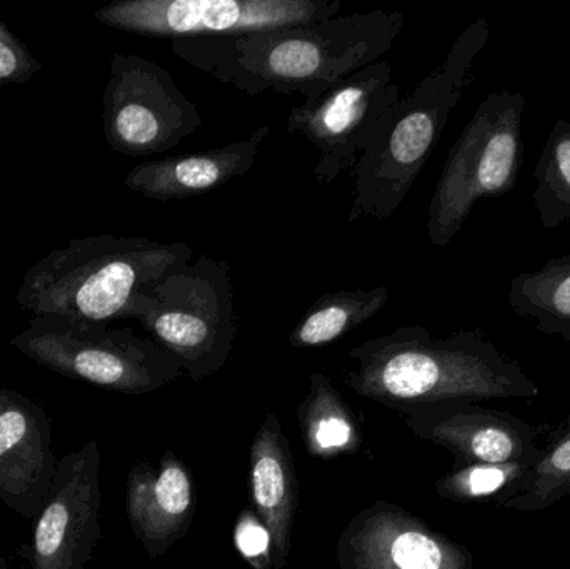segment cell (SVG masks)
<instances>
[{
  "mask_svg": "<svg viewBox=\"0 0 570 569\" xmlns=\"http://www.w3.org/2000/svg\"><path fill=\"white\" fill-rule=\"evenodd\" d=\"M404 22L401 10L377 9L266 32L176 39L173 52L247 96L269 90L312 106L391 52Z\"/></svg>",
  "mask_w": 570,
  "mask_h": 569,
  "instance_id": "cell-1",
  "label": "cell"
},
{
  "mask_svg": "<svg viewBox=\"0 0 570 569\" xmlns=\"http://www.w3.org/2000/svg\"><path fill=\"white\" fill-rule=\"evenodd\" d=\"M345 384L391 410L441 401L528 400L541 387L481 330L404 326L352 347Z\"/></svg>",
  "mask_w": 570,
  "mask_h": 569,
  "instance_id": "cell-2",
  "label": "cell"
},
{
  "mask_svg": "<svg viewBox=\"0 0 570 569\" xmlns=\"http://www.w3.org/2000/svg\"><path fill=\"white\" fill-rule=\"evenodd\" d=\"M489 40L488 20L465 27L444 62L385 114L352 167L348 224L394 216L434 153L452 110L474 82L475 60Z\"/></svg>",
  "mask_w": 570,
  "mask_h": 569,
  "instance_id": "cell-3",
  "label": "cell"
},
{
  "mask_svg": "<svg viewBox=\"0 0 570 569\" xmlns=\"http://www.w3.org/2000/svg\"><path fill=\"white\" fill-rule=\"evenodd\" d=\"M193 256L186 243L109 234L80 237L33 264L16 300L33 316L109 326L130 320L140 294Z\"/></svg>",
  "mask_w": 570,
  "mask_h": 569,
  "instance_id": "cell-4",
  "label": "cell"
},
{
  "mask_svg": "<svg viewBox=\"0 0 570 569\" xmlns=\"http://www.w3.org/2000/svg\"><path fill=\"white\" fill-rule=\"evenodd\" d=\"M137 321L193 381L219 373L233 356L237 311L227 261L200 254L157 281L134 303Z\"/></svg>",
  "mask_w": 570,
  "mask_h": 569,
  "instance_id": "cell-5",
  "label": "cell"
},
{
  "mask_svg": "<svg viewBox=\"0 0 570 569\" xmlns=\"http://www.w3.org/2000/svg\"><path fill=\"white\" fill-rule=\"evenodd\" d=\"M522 92H491L449 150L429 206L428 239L444 247L464 227L475 204L518 187L524 163Z\"/></svg>",
  "mask_w": 570,
  "mask_h": 569,
  "instance_id": "cell-6",
  "label": "cell"
},
{
  "mask_svg": "<svg viewBox=\"0 0 570 569\" xmlns=\"http://www.w3.org/2000/svg\"><path fill=\"white\" fill-rule=\"evenodd\" d=\"M10 343L47 370L124 394L154 393L186 374L166 347L153 337L139 336L132 327L110 330L63 317L33 316Z\"/></svg>",
  "mask_w": 570,
  "mask_h": 569,
  "instance_id": "cell-7",
  "label": "cell"
},
{
  "mask_svg": "<svg viewBox=\"0 0 570 569\" xmlns=\"http://www.w3.org/2000/svg\"><path fill=\"white\" fill-rule=\"evenodd\" d=\"M104 136L114 153L156 156L179 146L204 120L159 63L116 53L102 96Z\"/></svg>",
  "mask_w": 570,
  "mask_h": 569,
  "instance_id": "cell-8",
  "label": "cell"
},
{
  "mask_svg": "<svg viewBox=\"0 0 570 569\" xmlns=\"http://www.w3.org/2000/svg\"><path fill=\"white\" fill-rule=\"evenodd\" d=\"M341 0H120L94 13L102 26L157 39L266 32L338 16Z\"/></svg>",
  "mask_w": 570,
  "mask_h": 569,
  "instance_id": "cell-9",
  "label": "cell"
},
{
  "mask_svg": "<svg viewBox=\"0 0 570 569\" xmlns=\"http://www.w3.org/2000/svg\"><path fill=\"white\" fill-rule=\"evenodd\" d=\"M401 100L394 67L379 60L342 79L312 106L292 107L287 133L317 150L312 169L318 186H328L352 170L385 114Z\"/></svg>",
  "mask_w": 570,
  "mask_h": 569,
  "instance_id": "cell-10",
  "label": "cell"
},
{
  "mask_svg": "<svg viewBox=\"0 0 570 569\" xmlns=\"http://www.w3.org/2000/svg\"><path fill=\"white\" fill-rule=\"evenodd\" d=\"M335 555L341 569H475L464 545L382 500L348 521Z\"/></svg>",
  "mask_w": 570,
  "mask_h": 569,
  "instance_id": "cell-11",
  "label": "cell"
},
{
  "mask_svg": "<svg viewBox=\"0 0 570 569\" xmlns=\"http://www.w3.org/2000/svg\"><path fill=\"white\" fill-rule=\"evenodd\" d=\"M100 457L96 441L60 460L33 531L32 569H83L100 538Z\"/></svg>",
  "mask_w": 570,
  "mask_h": 569,
  "instance_id": "cell-12",
  "label": "cell"
},
{
  "mask_svg": "<svg viewBox=\"0 0 570 569\" xmlns=\"http://www.w3.org/2000/svg\"><path fill=\"white\" fill-rule=\"evenodd\" d=\"M405 426L462 463H532L541 453L534 428L508 411L474 401H441L402 408Z\"/></svg>",
  "mask_w": 570,
  "mask_h": 569,
  "instance_id": "cell-13",
  "label": "cell"
},
{
  "mask_svg": "<svg viewBox=\"0 0 570 569\" xmlns=\"http://www.w3.org/2000/svg\"><path fill=\"white\" fill-rule=\"evenodd\" d=\"M49 418L13 391H0V497L22 517L42 511L59 463L52 453Z\"/></svg>",
  "mask_w": 570,
  "mask_h": 569,
  "instance_id": "cell-14",
  "label": "cell"
},
{
  "mask_svg": "<svg viewBox=\"0 0 570 569\" xmlns=\"http://www.w3.org/2000/svg\"><path fill=\"white\" fill-rule=\"evenodd\" d=\"M196 484L183 460L167 451L159 463H137L127 480V517L153 560L183 540L196 517Z\"/></svg>",
  "mask_w": 570,
  "mask_h": 569,
  "instance_id": "cell-15",
  "label": "cell"
},
{
  "mask_svg": "<svg viewBox=\"0 0 570 569\" xmlns=\"http://www.w3.org/2000/svg\"><path fill=\"white\" fill-rule=\"evenodd\" d=\"M271 127L261 126L246 139L226 146L210 147L184 156L163 157L137 164L127 174V189L150 200L174 203L193 199L247 176L256 166L261 147Z\"/></svg>",
  "mask_w": 570,
  "mask_h": 569,
  "instance_id": "cell-16",
  "label": "cell"
},
{
  "mask_svg": "<svg viewBox=\"0 0 570 569\" xmlns=\"http://www.w3.org/2000/svg\"><path fill=\"white\" fill-rule=\"evenodd\" d=\"M254 510L273 537L274 569H284L297 513L298 481L291 444L276 414H267L250 447Z\"/></svg>",
  "mask_w": 570,
  "mask_h": 569,
  "instance_id": "cell-17",
  "label": "cell"
},
{
  "mask_svg": "<svg viewBox=\"0 0 570 569\" xmlns=\"http://www.w3.org/2000/svg\"><path fill=\"white\" fill-rule=\"evenodd\" d=\"M508 304L535 330L570 343V254L515 276Z\"/></svg>",
  "mask_w": 570,
  "mask_h": 569,
  "instance_id": "cell-18",
  "label": "cell"
},
{
  "mask_svg": "<svg viewBox=\"0 0 570 569\" xmlns=\"http://www.w3.org/2000/svg\"><path fill=\"white\" fill-rule=\"evenodd\" d=\"M298 424L305 450L312 457L355 453L361 444L354 414L332 381L321 373L308 377L307 394L298 406Z\"/></svg>",
  "mask_w": 570,
  "mask_h": 569,
  "instance_id": "cell-19",
  "label": "cell"
},
{
  "mask_svg": "<svg viewBox=\"0 0 570 569\" xmlns=\"http://www.w3.org/2000/svg\"><path fill=\"white\" fill-rule=\"evenodd\" d=\"M387 300L389 290L384 286L322 294L295 324L288 343L297 350L334 343L367 323Z\"/></svg>",
  "mask_w": 570,
  "mask_h": 569,
  "instance_id": "cell-20",
  "label": "cell"
},
{
  "mask_svg": "<svg viewBox=\"0 0 570 569\" xmlns=\"http://www.w3.org/2000/svg\"><path fill=\"white\" fill-rule=\"evenodd\" d=\"M570 497V428H562L529 464L518 490L499 507L538 513Z\"/></svg>",
  "mask_w": 570,
  "mask_h": 569,
  "instance_id": "cell-21",
  "label": "cell"
},
{
  "mask_svg": "<svg viewBox=\"0 0 570 569\" xmlns=\"http://www.w3.org/2000/svg\"><path fill=\"white\" fill-rule=\"evenodd\" d=\"M532 203L546 229L570 220V122L556 120L534 170Z\"/></svg>",
  "mask_w": 570,
  "mask_h": 569,
  "instance_id": "cell-22",
  "label": "cell"
},
{
  "mask_svg": "<svg viewBox=\"0 0 570 569\" xmlns=\"http://www.w3.org/2000/svg\"><path fill=\"white\" fill-rule=\"evenodd\" d=\"M531 463H462L435 481L434 490L454 503H484L508 500L518 490Z\"/></svg>",
  "mask_w": 570,
  "mask_h": 569,
  "instance_id": "cell-23",
  "label": "cell"
},
{
  "mask_svg": "<svg viewBox=\"0 0 570 569\" xmlns=\"http://www.w3.org/2000/svg\"><path fill=\"white\" fill-rule=\"evenodd\" d=\"M234 543L240 557L254 569H274L273 537L256 510L240 511L234 528Z\"/></svg>",
  "mask_w": 570,
  "mask_h": 569,
  "instance_id": "cell-24",
  "label": "cell"
},
{
  "mask_svg": "<svg viewBox=\"0 0 570 569\" xmlns=\"http://www.w3.org/2000/svg\"><path fill=\"white\" fill-rule=\"evenodd\" d=\"M40 69L29 47L0 22V86L29 82Z\"/></svg>",
  "mask_w": 570,
  "mask_h": 569,
  "instance_id": "cell-25",
  "label": "cell"
},
{
  "mask_svg": "<svg viewBox=\"0 0 570 569\" xmlns=\"http://www.w3.org/2000/svg\"><path fill=\"white\" fill-rule=\"evenodd\" d=\"M564 426L570 428V413L568 414V420H566Z\"/></svg>",
  "mask_w": 570,
  "mask_h": 569,
  "instance_id": "cell-26",
  "label": "cell"
},
{
  "mask_svg": "<svg viewBox=\"0 0 570 569\" xmlns=\"http://www.w3.org/2000/svg\"><path fill=\"white\" fill-rule=\"evenodd\" d=\"M0 569H9L6 563H0Z\"/></svg>",
  "mask_w": 570,
  "mask_h": 569,
  "instance_id": "cell-27",
  "label": "cell"
}]
</instances>
